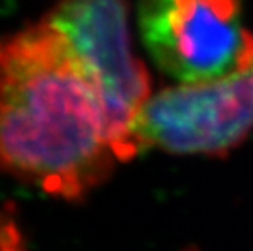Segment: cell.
I'll return each instance as SVG.
<instances>
[{
  "mask_svg": "<svg viewBox=\"0 0 253 251\" xmlns=\"http://www.w3.org/2000/svg\"><path fill=\"white\" fill-rule=\"evenodd\" d=\"M253 132V33L240 67L227 77L150 95L131 134L139 153L225 157Z\"/></svg>",
  "mask_w": 253,
  "mask_h": 251,
  "instance_id": "obj_2",
  "label": "cell"
},
{
  "mask_svg": "<svg viewBox=\"0 0 253 251\" xmlns=\"http://www.w3.org/2000/svg\"><path fill=\"white\" fill-rule=\"evenodd\" d=\"M116 162L98 88L67 39L42 20L0 39V172L79 201Z\"/></svg>",
  "mask_w": 253,
  "mask_h": 251,
  "instance_id": "obj_1",
  "label": "cell"
},
{
  "mask_svg": "<svg viewBox=\"0 0 253 251\" xmlns=\"http://www.w3.org/2000/svg\"><path fill=\"white\" fill-rule=\"evenodd\" d=\"M139 31L155 67L183 85L235 72L252 36L240 0H142Z\"/></svg>",
  "mask_w": 253,
  "mask_h": 251,
  "instance_id": "obj_4",
  "label": "cell"
},
{
  "mask_svg": "<svg viewBox=\"0 0 253 251\" xmlns=\"http://www.w3.org/2000/svg\"><path fill=\"white\" fill-rule=\"evenodd\" d=\"M42 21L67 39L98 88L118 162L137 157L131 129L150 98V77L132 52L126 0H59Z\"/></svg>",
  "mask_w": 253,
  "mask_h": 251,
  "instance_id": "obj_3",
  "label": "cell"
}]
</instances>
